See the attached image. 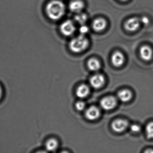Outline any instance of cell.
<instances>
[{"label": "cell", "mask_w": 153, "mask_h": 153, "mask_svg": "<svg viewBox=\"0 0 153 153\" xmlns=\"http://www.w3.org/2000/svg\"><path fill=\"white\" fill-rule=\"evenodd\" d=\"M46 13L50 19L53 20H59L65 14V5L59 0H53L47 4Z\"/></svg>", "instance_id": "cell-1"}, {"label": "cell", "mask_w": 153, "mask_h": 153, "mask_svg": "<svg viewBox=\"0 0 153 153\" xmlns=\"http://www.w3.org/2000/svg\"><path fill=\"white\" fill-rule=\"evenodd\" d=\"M88 44L87 38L85 36L81 34L71 40L69 46L71 51L73 53H79L86 49Z\"/></svg>", "instance_id": "cell-2"}, {"label": "cell", "mask_w": 153, "mask_h": 153, "mask_svg": "<svg viewBox=\"0 0 153 153\" xmlns=\"http://www.w3.org/2000/svg\"><path fill=\"white\" fill-rule=\"evenodd\" d=\"M61 33L65 36H70L74 33L76 31V27L74 23L71 20H68L64 21L61 25Z\"/></svg>", "instance_id": "cell-3"}, {"label": "cell", "mask_w": 153, "mask_h": 153, "mask_svg": "<svg viewBox=\"0 0 153 153\" xmlns=\"http://www.w3.org/2000/svg\"><path fill=\"white\" fill-rule=\"evenodd\" d=\"M116 99L112 96L104 97L100 102L101 107L105 111H109L113 109L116 106Z\"/></svg>", "instance_id": "cell-4"}, {"label": "cell", "mask_w": 153, "mask_h": 153, "mask_svg": "<svg viewBox=\"0 0 153 153\" xmlns=\"http://www.w3.org/2000/svg\"><path fill=\"white\" fill-rule=\"evenodd\" d=\"M140 22V20L137 18H131L125 22L124 27L127 31L134 32L138 29Z\"/></svg>", "instance_id": "cell-5"}, {"label": "cell", "mask_w": 153, "mask_h": 153, "mask_svg": "<svg viewBox=\"0 0 153 153\" xmlns=\"http://www.w3.org/2000/svg\"><path fill=\"white\" fill-rule=\"evenodd\" d=\"M128 122L125 120H115L111 124L112 128L115 132H121L124 131L128 126Z\"/></svg>", "instance_id": "cell-6"}, {"label": "cell", "mask_w": 153, "mask_h": 153, "mask_svg": "<svg viewBox=\"0 0 153 153\" xmlns=\"http://www.w3.org/2000/svg\"><path fill=\"white\" fill-rule=\"evenodd\" d=\"M104 83V77L101 74H96L93 76L90 79V84L91 86L96 89L102 87Z\"/></svg>", "instance_id": "cell-7"}, {"label": "cell", "mask_w": 153, "mask_h": 153, "mask_svg": "<svg viewBox=\"0 0 153 153\" xmlns=\"http://www.w3.org/2000/svg\"><path fill=\"white\" fill-rule=\"evenodd\" d=\"M100 111L98 108L94 106L89 107L86 111L85 115L87 119L90 120H96L100 116Z\"/></svg>", "instance_id": "cell-8"}, {"label": "cell", "mask_w": 153, "mask_h": 153, "mask_svg": "<svg viewBox=\"0 0 153 153\" xmlns=\"http://www.w3.org/2000/svg\"><path fill=\"white\" fill-rule=\"evenodd\" d=\"M124 57L120 52L116 51L111 56V62L113 65L116 67H120L123 64Z\"/></svg>", "instance_id": "cell-9"}, {"label": "cell", "mask_w": 153, "mask_h": 153, "mask_svg": "<svg viewBox=\"0 0 153 153\" xmlns=\"http://www.w3.org/2000/svg\"><path fill=\"white\" fill-rule=\"evenodd\" d=\"M107 23L103 18H97L95 19L92 24L93 29L96 32H101L105 29Z\"/></svg>", "instance_id": "cell-10"}, {"label": "cell", "mask_w": 153, "mask_h": 153, "mask_svg": "<svg viewBox=\"0 0 153 153\" xmlns=\"http://www.w3.org/2000/svg\"><path fill=\"white\" fill-rule=\"evenodd\" d=\"M140 54L142 59L145 61H149L152 59L153 52L149 46L144 45L140 48Z\"/></svg>", "instance_id": "cell-11"}, {"label": "cell", "mask_w": 153, "mask_h": 153, "mask_svg": "<svg viewBox=\"0 0 153 153\" xmlns=\"http://www.w3.org/2000/svg\"><path fill=\"white\" fill-rule=\"evenodd\" d=\"M84 4L80 0H75L71 1L69 4L70 10L75 13H79L84 8Z\"/></svg>", "instance_id": "cell-12"}, {"label": "cell", "mask_w": 153, "mask_h": 153, "mask_svg": "<svg viewBox=\"0 0 153 153\" xmlns=\"http://www.w3.org/2000/svg\"><path fill=\"white\" fill-rule=\"evenodd\" d=\"M120 101L123 102H128L132 97V94L129 90L123 89L120 91L117 95Z\"/></svg>", "instance_id": "cell-13"}, {"label": "cell", "mask_w": 153, "mask_h": 153, "mask_svg": "<svg viewBox=\"0 0 153 153\" xmlns=\"http://www.w3.org/2000/svg\"><path fill=\"white\" fill-rule=\"evenodd\" d=\"M89 94V88L85 85H82L79 86L76 91L77 96L80 98H85L88 96Z\"/></svg>", "instance_id": "cell-14"}, {"label": "cell", "mask_w": 153, "mask_h": 153, "mask_svg": "<svg viewBox=\"0 0 153 153\" xmlns=\"http://www.w3.org/2000/svg\"><path fill=\"white\" fill-rule=\"evenodd\" d=\"M59 143L57 140L54 138H51L48 140L45 143V148L48 151H55L58 148Z\"/></svg>", "instance_id": "cell-15"}, {"label": "cell", "mask_w": 153, "mask_h": 153, "mask_svg": "<svg viewBox=\"0 0 153 153\" xmlns=\"http://www.w3.org/2000/svg\"><path fill=\"white\" fill-rule=\"evenodd\" d=\"M88 67L89 69L92 71H97L101 68V64L97 59H91L88 62Z\"/></svg>", "instance_id": "cell-16"}, {"label": "cell", "mask_w": 153, "mask_h": 153, "mask_svg": "<svg viewBox=\"0 0 153 153\" xmlns=\"http://www.w3.org/2000/svg\"><path fill=\"white\" fill-rule=\"evenodd\" d=\"M75 20L80 25H83L87 20V16L84 13H78L75 17Z\"/></svg>", "instance_id": "cell-17"}, {"label": "cell", "mask_w": 153, "mask_h": 153, "mask_svg": "<svg viewBox=\"0 0 153 153\" xmlns=\"http://www.w3.org/2000/svg\"><path fill=\"white\" fill-rule=\"evenodd\" d=\"M146 131L148 138H153V122L149 123L147 125Z\"/></svg>", "instance_id": "cell-18"}, {"label": "cell", "mask_w": 153, "mask_h": 153, "mask_svg": "<svg viewBox=\"0 0 153 153\" xmlns=\"http://www.w3.org/2000/svg\"><path fill=\"white\" fill-rule=\"evenodd\" d=\"M85 104L84 102L79 101L76 103V108L78 111H83L85 109Z\"/></svg>", "instance_id": "cell-19"}, {"label": "cell", "mask_w": 153, "mask_h": 153, "mask_svg": "<svg viewBox=\"0 0 153 153\" xmlns=\"http://www.w3.org/2000/svg\"><path fill=\"white\" fill-rule=\"evenodd\" d=\"M130 129L133 132H138L140 131V128L139 125L137 124H132L130 126Z\"/></svg>", "instance_id": "cell-20"}, {"label": "cell", "mask_w": 153, "mask_h": 153, "mask_svg": "<svg viewBox=\"0 0 153 153\" xmlns=\"http://www.w3.org/2000/svg\"><path fill=\"white\" fill-rule=\"evenodd\" d=\"M88 29L87 27L83 25V26L81 27L80 28V32L81 33V35H83L87 33L88 32Z\"/></svg>", "instance_id": "cell-21"}, {"label": "cell", "mask_w": 153, "mask_h": 153, "mask_svg": "<svg viewBox=\"0 0 153 153\" xmlns=\"http://www.w3.org/2000/svg\"><path fill=\"white\" fill-rule=\"evenodd\" d=\"M144 25H147L149 23V19L146 17L144 16L141 18V20H140Z\"/></svg>", "instance_id": "cell-22"}, {"label": "cell", "mask_w": 153, "mask_h": 153, "mask_svg": "<svg viewBox=\"0 0 153 153\" xmlns=\"http://www.w3.org/2000/svg\"><path fill=\"white\" fill-rule=\"evenodd\" d=\"M2 94H3V91H2V88L1 86L0 85V99H1L2 97Z\"/></svg>", "instance_id": "cell-23"}, {"label": "cell", "mask_w": 153, "mask_h": 153, "mask_svg": "<svg viewBox=\"0 0 153 153\" xmlns=\"http://www.w3.org/2000/svg\"><path fill=\"white\" fill-rule=\"evenodd\" d=\"M120 1H128V0H120Z\"/></svg>", "instance_id": "cell-24"}]
</instances>
